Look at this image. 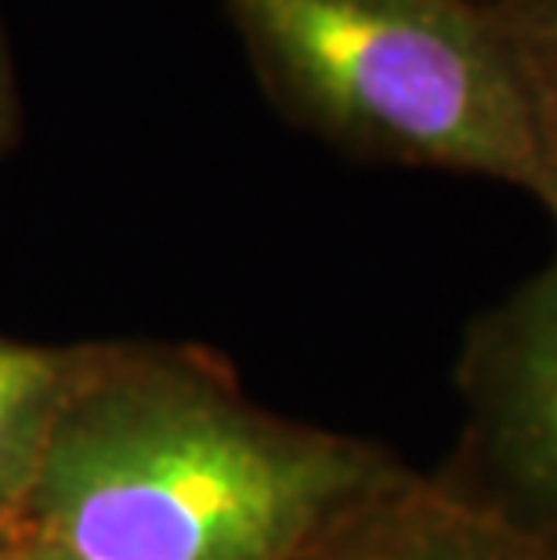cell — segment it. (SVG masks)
Wrapping results in <instances>:
<instances>
[{
    "mask_svg": "<svg viewBox=\"0 0 557 560\" xmlns=\"http://www.w3.org/2000/svg\"><path fill=\"white\" fill-rule=\"evenodd\" d=\"M265 98L365 163L543 199L536 102L478 0H218Z\"/></svg>",
    "mask_w": 557,
    "mask_h": 560,
    "instance_id": "7a4b0ae2",
    "label": "cell"
},
{
    "mask_svg": "<svg viewBox=\"0 0 557 560\" xmlns=\"http://www.w3.org/2000/svg\"><path fill=\"white\" fill-rule=\"evenodd\" d=\"M293 560H557V542L492 510L449 470H402Z\"/></svg>",
    "mask_w": 557,
    "mask_h": 560,
    "instance_id": "277c9868",
    "label": "cell"
},
{
    "mask_svg": "<svg viewBox=\"0 0 557 560\" xmlns=\"http://www.w3.org/2000/svg\"><path fill=\"white\" fill-rule=\"evenodd\" d=\"M536 138H539V163H543V210L557 224V98H536Z\"/></svg>",
    "mask_w": 557,
    "mask_h": 560,
    "instance_id": "52a82bcc",
    "label": "cell"
},
{
    "mask_svg": "<svg viewBox=\"0 0 557 560\" xmlns=\"http://www.w3.org/2000/svg\"><path fill=\"white\" fill-rule=\"evenodd\" d=\"M0 560H88V557L69 550L66 542L51 539V535L37 532L33 524L19 521V528H15V535H11L8 550L0 553Z\"/></svg>",
    "mask_w": 557,
    "mask_h": 560,
    "instance_id": "ba28073f",
    "label": "cell"
},
{
    "mask_svg": "<svg viewBox=\"0 0 557 560\" xmlns=\"http://www.w3.org/2000/svg\"><path fill=\"white\" fill-rule=\"evenodd\" d=\"M402 470L260 409L204 354L91 343L22 521L88 560H293Z\"/></svg>",
    "mask_w": 557,
    "mask_h": 560,
    "instance_id": "6da1fadb",
    "label": "cell"
},
{
    "mask_svg": "<svg viewBox=\"0 0 557 560\" xmlns=\"http://www.w3.org/2000/svg\"><path fill=\"white\" fill-rule=\"evenodd\" d=\"M500 37L511 44L529 91L557 98V0H478Z\"/></svg>",
    "mask_w": 557,
    "mask_h": 560,
    "instance_id": "8992f818",
    "label": "cell"
},
{
    "mask_svg": "<svg viewBox=\"0 0 557 560\" xmlns=\"http://www.w3.org/2000/svg\"><path fill=\"white\" fill-rule=\"evenodd\" d=\"M456 395L464 441L445 470L557 542V254L467 326Z\"/></svg>",
    "mask_w": 557,
    "mask_h": 560,
    "instance_id": "3957f363",
    "label": "cell"
},
{
    "mask_svg": "<svg viewBox=\"0 0 557 560\" xmlns=\"http://www.w3.org/2000/svg\"><path fill=\"white\" fill-rule=\"evenodd\" d=\"M19 135V91H15V69H11V51L4 26H0V156L15 145Z\"/></svg>",
    "mask_w": 557,
    "mask_h": 560,
    "instance_id": "9c48e42d",
    "label": "cell"
},
{
    "mask_svg": "<svg viewBox=\"0 0 557 560\" xmlns=\"http://www.w3.org/2000/svg\"><path fill=\"white\" fill-rule=\"evenodd\" d=\"M88 359L91 343L44 348L0 337V514L22 517L47 441Z\"/></svg>",
    "mask_w": 557,
    "mask_h": 560,
    "instance_id": "5b68a950",
    "label": "cell"
},
{
    "mask_svg": "<svg viewBox=\"0 0 557 560\" xmlns=\"http://www.w3.org/2000/svg\"><path fill=\"white\" fill-rule=\"evenodd\" d=\"M19 521H22V517H8V514H0V553L8 550V542H11V535H15Z\"/></svg>",
    "mask_w": 557,
    "mask_h": 560,
    "instance_id": "30bf717a",
    "label": "cell"
}]
</instances>
